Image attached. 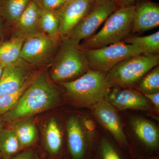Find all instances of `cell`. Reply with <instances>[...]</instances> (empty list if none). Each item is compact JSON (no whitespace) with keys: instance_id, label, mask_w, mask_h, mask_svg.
Masks as SVG:
<instances>
[{"instance_id":"5b68a950","label":"cell","mask_w":159,"mask_h":159,"mask_svg":"<svg viewBox=\"0 0 159 159\" xmlns=\"http://www.w3.org/2000/svg\"><path fill=\"white\" fill-rule=\"evenodd\" d=\"M159 54H142L119 62L106 73L109 88L132 87L151 70L158 66Z\"/></svg>"},{"instance_id":"e0dca14e","label":"cell","mask_w":159,"mask_h":159,"mask_svg":"<svg viewBox=\"0 0 159 159\" xmlns=\"http://www.w3.org/2000/svg\"><path fill=\"white\" fill-rule=\"evenodd\" d=\"M159 25V6L148 0L135 6V13L132 32L142 33Z\"/></svg>"},{"instance_id":"74e56055","label":"cell","mask_w":159,"mask_h":159,"mask_svg":"<svg viewBox=\"0 0 159 159\" xmlns=\"http://www.w3.org/2000/svg\"><path fill=\"white\" fill-rule=\"evenodd\" d=\"M0 159H2V156H1V154H0Z\"/></svg>"},{"instance_id":"2e32d148","label":"cell","mask_w":159,"mask_h":159,"mask_svg":"<svg viewBox=\"0 0 159 159\" xmlns=\"http://www.w3.org/2000/svg\"><path fill=\"white\" fill-rule=\"evenodd\" d=\"M43 9L40 0H32L12 25V35L26 38L41 32L39 20Z\"/></svg>"},{"instance_id":"3957f363","label":"cell","mask_w":159,"mask_h":159,"mask_svg":"<svg viewBox=\"0 0 159 159\" xmlns=\"http://www.w3.org/2000/svg\"><path fill=\"white\" fill-rule=\"evenodd\" d=\"M135 6L119 7L109 16L102 29L80 44L83 50H94L122 41L132 32Z\"/></svg>"},{"instance_id":"30bf717a","label":"cell","mask_w":159,"mask_h":159,"mask_svg":"<svg viewBox=\"0 0 159 159\" xmlns=\"http://www.w3.org/2000/svg\"><path fill=\"white\" fill-rule=\"evenodd\" d=\"M94 116L110 133L117 144L128 150L129 142L117 109L105 99L90 107Z\"/></svg>"},{"instance_id":"d6986e66","label":"cell","mask_w":159,"mask_h":159,"mask_svg":"<svg viewBox=\"0 0 159 159\" xmlns=\"http://www.w3.org/2000/svg\"><path fill=\"white\" fill-rule=\"evenodd\" d=\"M25 39L12 35L9 39L0 42V65L5 67L19 59Z\"/></svg>"},{"instance_id":"f1b7e54d","label":"cell","mask_w":159,"mask_h":159,"mask_svg":"<svg viewBox=\"0 0 159 159\" xmlns=\"http://www.w3.org/2000/svg\"><path fill=\"white\" fill-rule=\"evenodd\" d=\"M37 156V151L32 148L24 150L10 159H33Z\"/></svg>"},{"instance_id":"7a4b0ae2","label":"cell","mask_w":159,"mask_h":159,"mask_svg":"<svg viewBox=\"0 0 159 159\" xmlns=\"http://www.w3.org/2000/svg\"><path fill=\"white\" fill-rule=\"evenodd\" d=\"M80 42L68 36H61L48 71L52 82L61 84L73 81L89 70L88 60Z\"/></svg>"},{"instance_id":"6da1fadb","label":"cell","mask_w":159,"mask_h":159,"mask_svg":"<svg viewBox=\"0 0 159 159\" xmlns=\"http://www.w3.org/2000/svg\"><path fill=\"white\" fill-rule=\"evenodd\" d=\"M60 100L59 91L45 70L38 74L15 106L1 117L5 122H14L53 108Z\"/></svg>"},{"instance_id":"484cf974","label":"cell","mask_w":159,"mask_h":159,"mask_svg":"<svg viewBox=\"0 0 159 159\" xmlns=\"http://www.w3.org/2000/svg\"><path fill=\"white\" fill-rule=\"evenodd\" d=\"M38 75V74H36L16 92L0 97V116L11 110L15 106L24 92L34 81Z\"/></svg>"},{"instance_id":"d590c367","label":"cell","mask_w":159,"mask_h":159,"mask_svg":"<svg viewBox=\"0 0 159 159\" xmlns=\"http://www.w3.org/2000/svg\"><path fill=\"white\" fill-rule=\"evenodd\" d=\"M96 2H103V1H107V0H95Z\"/></svg>"},{"instance_id":"4dcf8cb0","label":"cell","mask_w":159,"mask_h":159,"mask_svg":"<svg viewBox=\"0 0 159 159\" xmlns=\"http://www.w3.org/2000/svg\"><path fill=\"white\" fill-rule=\"evenodd\" d=\"M118 7L134 6L137 0H116Z\"/></svg>"},{"instance_id":"8992f818","label":"cell","mask_w":159,"mask_h":159,"mask_svg":"<svg viewBox=\"0 0 159 159\" xmlns=\"http://www.w3.org/2000/svg\"><path fill=\"white\" fill-rule=\"evenodd\" d=\"M61 38L51 37L42 31L28 36L23 43L20 58L34 69L50 66Z\"/></svg>"},{"instance_id":"5bb4252c","label":"cell","mask_w":159,"mask_h":159,"mask_svg":"<svg viewBox=\"0 0 159 159\" xmlns=\"http://www.w3.org/2000/svg\"><path fill=\"white\" fill-rule=\"evenodd\" d=\"M104 99L119 110L150 109L148 100L143 94L129 88H109Z\"/></svg>"},{"instance_id":"83f0119b","label":"cell","mask_w":159,"mask_h":159,"mask_svg":"<svg viewBox=\"0 0 159 159\" xmlns=\"http://www.w3.org/2000/svg\"><path fill=\"white\" fill-rule=\"evenodd\" d=\"M43 8L49 11H55L62 6L66 0H40Z\"/></svg>"},{"instance_id":"cb8c5ba5","label":"cell","mask_w":159,"mask_h":159,"mask_svg":"<svg viewBox=\"0 0 159 159\" xmlns=\"http://www.w3.org/2000/svg\"><path fill=\"white\" fill-rule=\"evenodd\" d=\"M59 21L56 11L43 9L39 20L41 31L53 38L61 36L59 32Z\"/></svg>"},{"instance_id":"52a82bcc","label":"cell","mask_w":159,"mask_h":159,"mask_svg":"<svg viewBox=\"0 0 159 159\" xmlns=\"http://www.w3.org/2000/svg\"><path fill=\"white\" fill-rule=\"evenodd\" d=\"M91 70L107 73L119 62L144 54L137 46L121 41L94 50H84Z\"/></svg>"},{"instance_id":"7402d4cb","label":"cell","mask_w":159,"mask_h":159,"mask_svg":"<svg viewBox=\"0 0 159 159\" xmlns=\"http://www.w3.org/2000/svg\"><path fill=\"white\" fill-rule=\"evenodd\" d=\"M122 149L110 139L102 138L98 142L96 141L92 159H126Z\"/></svg>"},{"instance_id":"d4e9b609","label":"cell","mask_w":159,"mask_h":159,"mask_svg":"<svg viewBox=\"0 0 159 159\" xmlns=\"http://www.w3.org/2000/svg\"><path fill=\"white\" fill-rule=\"evenodd\" d=\"M138 84L139 92L143 95L159 92V66L145 74Z\"/></svg>"},{"instance_id":"d6a6232c","label":"cell","mask_w":159,"mask_h":159,"mask_svg":"<svg viewBox=\"0 0 159 159\" xmlns=\"http://www.w3.org/2000/svg\"><path fill=\"white\" fill-rule=\"evenodd\" d=\"M4 124H5V122L3 121L2 118L0 116V133H1L2 131V130L4 128Z\"/></svg>"},{"instance_id":"9a60e30c","label":"cell","mask_w":159,"mask_h":159,"mask_svg":"<svg viewBox=\"0 0 159 159\" xmlns=\"http://www.w3.org/2000/svg\"><path fill=\"white\" fill-rule=\"evenodd\" d=\"M42 143L43 149L51 159H62L64 142L61 126L57 119L50 117L43 126Z\"/></svg>"},{"instance_id":"e575fe53","label":"cell","mask_w":159,"mask_h":159,"mask_svg":"<svg viewBox=\"0 0 159 159\" xmlns=\"http://www.w3.org/2000/svg\"><path fill=\"white\" fill-rule=\"evenodd\" d=\"M4 68V67L0 65V78L2 77V75Z\"/></svg>"},{"instance_id":"7c38bea8","label":"cell","mask_w":159,"mask_h":159,"mask_svg":"<svg viewBox=\"0 0 159 159\" xmlns=\"http://www.w3.org/2000/svg\"><path fill=\"white\" fill-rule=\"evenodd\" d=\"M34 68L20 58L5 67L0 78V97L19 90L37 73Z\"/></svg>"},{"instance_id":"1f68e13d","label":"cell","mask_w":159,"mask_h":159,"mask_svg":"<svg viewBox=\"0 0 159 159\" xmlns=\"http://www.w3.org/2000/svg\"><path fill=\"white\" fill-rule=\"evenodd\" d=\"M5 23L2 18L0 16V41L3 38L5 31Z\"/></svg>"},{"instance_id":"836d02e7","label":"cell","mask_w":159,"mask_h":159,"mask_svg":"<svg viewBox=\"0 0 159 159\" xmlns=\"http://www.w3.org/2000/svg\"><path fill=\"white\" fill-rule=\"evenodd\" d=\"M144 159H159L158 156L155 155L153 156L149 157L146 158Z\"/></svg>"},{"instance_id":"4316f807","label":"cell","mask_w":159,"mask_h":159,"mask_svg":"<svg viewBox=\"0 0 159 159\" xmlns=\"http://www.w3.org/2000/svg\"><path fill=\"white\" fill-rule=\"evenodd\" d=\"M84 132L89 145L93 149L96 143V124L89 117L83 116L80 119Z\"/></svg>"},{"instance_id":"9c48e42d","label":"cell","mask_w":159,"mask_h":159,"mask_svg":"<svg viewBox=\"0 0 159 159\" xmlns=\"http://www.w3.org/2000/svg\"><path fill=\"white\" fill-rule=\"evenodd\" d=\"M118 7L116 0L97 2L93 8L66 36L80 41L90 37Z\"/></svg>"},{"instance_id":"603a6c76","label":"cell","mask_w":159,"mask_h":159,"mask_svg":"<svg viewBox=\"0 0 159 159\" xmlns=\"http://www.w3.org/2000/svg\"><path fill=\"white\" fill-rule=\"evenodd\" d=\"M140 48L145 55H157L159 52V32L145 36H134L122 41Z\"/></svg>"},{"instance_id":"44dd1931","label":"cell","mask_w":159,"mask_h":159,"mask_svg":"<svg viewBox=\"0 0 159 159\" xmlns=\"http://www.w3.org/2000/svg\"><path fill=\"white\" fill-rule=\"evenodd\" d=\"M23 150L13 130L3 129L0 133V154L2 159H10Z\"/></svg>"},{"instance_id":"4fadbf2b","label":"cell","mask_w":159,"mask_h":159,"mask_svg":"<svg viewBox=\"0 0 159 159\" xmlns=\"http://www.w3.org/2000/svg\"><path fill=\"white\" fill-rule=\"evenodd\" d=\"M66 131L67 147L71 159H92L93 149L89 145L78 117H69Z\"/></svg>"},{"instance_id":"f546056e","label":"cell","mask_w":159,"mask_h":159,"mask_svg":"<svg viewBox=\"0 0 159 159\" xmlns=\"http://www.w3.org/2000/svg\"><path fill=\"white\" fill-rule=\"evenodd\" d=\"M146 99L150 100L157 111L159 110V92L155 93L144 94Z\"/></svg>"},{"instance_id":"ba28073f","label":"cell","mask_w":159,"mask_h":159,"mask_svg":"<svg viewBox=\"0 0 159 159\" xmlns=\"http://www.w3.org/2000/svg\"><path fill=\"white\" fill-rule=\"evenodd\" d=\"M130 125L137 140L129 145V153L131 159H144L157 155L159 133L156 125L140 117L133 118Z\"/></svg>"},{"instance_id":"f35d334b","label":"cell","mask_w":159,"mask_h":159,"mask_svg":"<svg viewBox=\"0 0 159 159\" xmlns=\"http://www.w3.org/2000/svg\"></svg>"},{"instance_id":"ac0fdd59","label":"cell","mask_w":159,"mask_h":159,"mask_svg":"<svg viewBox=\"0 0 159 159\" xmlns=\"http://www.w3.org/2000/svg\"><path fill=\"white\" fill-rule=\"evenodd\" d=\"M11 128L17 137L24 150L34 148L38 141V133L31 117L12 122Z\"/></svg>"},{"instance_id":"8d00e7d4","label":"cell","mask_w":159,"mask_h":159,"mask_svg":"<svg viewBox=\"0 0 159 159\" xmlns=\"http://www.w3.org/2000/svg\"><path fill=\"white\" fill-rule=\"evenodd\" d=\"M33 159H43L42 158H41L40 157H39L38 156V155L36 157H35V158H34Z\"/></svg>"},{"instance_id":"277c9868","label":"cell","mask_w":159,"mask_h":159,"mask_svg":"<svg viewBox=\"0 0 159 159\" xmlns=\"http://www.w3.org/2000/svg\"><path fill=\"white\" fill-rule=\"evenodd\" d=\"M61 84L69 98L83 107H90L104 99L109 88L106 73L91 69L77 79Z\"/></svg>"},{"instance_id":"ffe728a7","label":"cell","mask_w":159,"mask_h":159,"mask_svg":"<svg viewBox=\"0 0 159 159\" xmlns=\"http://www.w3.org/2000/svg\"><path fill=\"white\" fill-rule=\"evenodd\" d=\"M32 0H0V16L12 26Z\"/></svg>"},{"instance_id":"8fae6325","label":"cell","mask_w":159,"mask_h":159,"mask_svg":"<svg viewBox=\"0 0 159 159\" xmlns=\"http://www.w3.org/2000/svg\"><path fill=\"white\" fill-rule=\"evenodd\" d=\"M95 0H66L55 11L59 21V32L66 36L91 11Z\"/></svg>"}]
</instances>
